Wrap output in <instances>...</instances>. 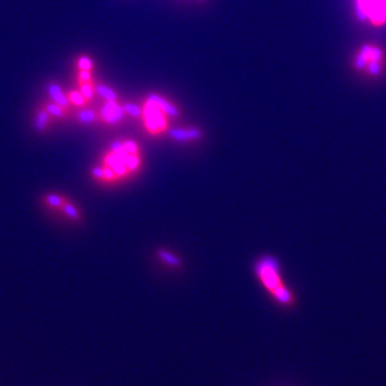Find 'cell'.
<instances>
[{"label": "cell", "mask_w": 386, "mask_h": 386, "mask_svg": "<svg viewBox=\"0 0 386 386\" xmlns=\"http://www.w3.org/2000/svg\"><path fill=\"white\" fill-rule=\"evenodd\" d=\"M144 114L148 129L155 132L165 129V117H163L162 112H161L158 106L153 104L152 101H148V104L145 106Z\"/></svg>", "instance_id": "obj_1"}, {"label": "cell", "mask_w": 386, "mask_h": 386, "mask_svg": "<svg viewBox=\"0 0 386 386\" xmlns=\"http://www.w3.org/2000/svg\"><path fill=\"white\" fill-rule=\"evenodd\" d=\"M123 111L115 101H109L102 109V116L108 123H116L123 118Z\"/></svg>", "instance_id": "obj_2"}, {"label": "cell", "mask_w": 386, "mask_h": 386, "mask_svg": "<svg viewBox=\"0 0 386 386\" xmlns=\"http://www.w3.org/2000/svg\"><path fill=\"white\" fill-rule=\"evenodd\" d=\"M148 101H152L153 104L158 106L161 111L167 113V114L171 115V116H177L178 115L175 106H172L171 104L165 101V100L163 99V98H161V96H159L158 94H150V98H148Z\"/></svg>", "instance_id": "obj_3"}, {"label": "cell", "mask_w": 386, "mask_h": 386, "mask_svg": "<svg viewBox=\"0 0 386 386\" xmlns=\"http://www.w3.org/2000/svg\"><path fill=\"white\" fill-rule=\"evenodd\" d=\"M170 134L178 140H196L201 136L200 131L197 129H173L170 131Z\"/></svg>", "instance_id": "obj_4"}, {"label": "cell", "mask_w": 386, "mask_h": 386, "mask_svg": "<svg viewBox=\"0 0 386 386\" xmlns=\"http://www.w3.org/2000/svg\"><path fill=\"white\" fill-rule=\"evenodd\" d=\"M48 92H50V94H51L54 101H55L58 106H68V98H67L66 94L62 92V88H60V86L56 85V84H51L50 88H48Z\"/></svg>", "instance_id": "obj_5"}, {"label": "cell", "mask_w": 386, "mask_h": 386, "mask_svg": "<svg viewBox=\"0 0 386 386\" xmlns=\"http://www.w3.org/2000/svg\"><path fill=\"white\" fill-rule=\"evenodd\" d=\"M96 92L100 96H104V99L108 100V101H115L116 100V94L111 88L106 87V86H96Z\"/></svg>", "instance_id": "obj_6"}, {"label": "cell", "mask_w": 386, "mask_h": 386, "mask_svg": "<svg viewBox=\"0 0 386 386\" xmlns=\"http://www.w3.org/2000/svg\"><path fill=\"white\" fill-rule=\"evenodd\" d=\"M79 118L83 123H92L96 119V114L94 111L84 110L79 113Z\"/></svg>", "instance_id": "obj_7"}, {"label": "cell", "mask_w": 386, "mask_h": 386, "mask_svg": "<svg viewBox=\"0 0 386 386\" xmlns=\"http://www.w3.org/2000/svg\"><path fill=\"white\" fill-rule=\"evenodd\" d=\"M161 259L163 260V261L167 262V264H170V265H180V261L177 259V258L174 257L173 255H171V253H165V251H161L160 253Z\"/></svg>", "instance_id": "obj_8"}, {"label": "cell", "mask_w": 386, "mask_h": 386, "mask_svg": "<svg viewBox=\"0 0 386 386\" xmlns=\"http://www.w3.org/2000/svg\"><path fill=\"white\" fill-rule=\"evenodd\" d=\"M46 123H48V113L45 111H42L38 115L37 121H35V128L38 130H43L45 128Z\"/></svg>", "instance_id": "obj_9"}, {"label": "cell", "mask_w": 386, "mask_h": 386, "mask_svg": "<svg viewBox=\"0 0 386 386\" xmlns=\"http://www.w3.org/2000/svg\"><path fill=\"white\" fill-rule=\"evenodd\" d=\"M367 68H368V72L370 73L371 75H379L380 72H381L382 67L380 62L369 60Z\"/></svg>", "instance_id": "obj_10"}, {"label": "cell", "mask_w": 386, "mask_h": 386, "mask_svg": "<svg viewBox=\"0 0 386 386\" xmlns=\"http://www.w3.org/2000/svg\"><path fill=\"white\" fill-rule=\"evenodd\" d=\"M382 53L381 50L379 48H373L371 46L370 53H369V60H373V62H381Z\"/></svg>", "instance_id": "obj_11"}, {"label": "cell", "mask_w": 386, "mask_h": 386, "mask_svg": "<svg viewBox=\"0 0 386 386\" xmlns=\"http://www.w3.org/2000/svg\"><path fill=\"white\" fill-rule=\"evenodd\" d=\"M70 100L73 104L82 106V104H84V101H85V96L79 94V92H72L70 94Z\"/></svg>", "instance_id": "obj_12"}, {"label": "cell", "mask_w": 386, "mask_h": 386, "mask_svg": "<svg viewBox=\"0 0 386 386\" xmlns=\"http://www.w3.org/2000/svg\"><path fill=\"white\" fill-rule=\"evenodd\" d=\"M368 62V58L365 57L362 54H358V57H356L355 60V67L358 70H362V69L366 68Z\"/></svg>", "instance_id": "obj_13"}, {"label": "cell", "mask_w": 386, "mask_h": 386, "mask_svg": "<svg viewBox=\"0 0 386 386\" xmlns=\"http://www.w3.org/2000/svg\"><path fill=\"white\" fill-rule=\"evenodd\" d=\"M48 112L50 114L54 115L56 117H62L64 115L62 113V109L60 106H56V104H48Z\"/></svg>", "instance_id": "obj_14"}, {"label": "cell", "mask_w": 386, "mask_h": 386, "mask_svg": "<svg viewBox=\"0 0 386 386\" xmlns=\"http://www.w3.org/2000/svg\"><path fill=\"white\" fill-rule=\"evenodd\" d=\"M125 111L127 113H129L132 116H138L140 114V108L138 106H134V104H127L125 106Z\"/></svg>", "instance_id": "obj_15"}, {"label": "cell", "mask_w": 386, "mask_h": 386, "mask_svg": "<svg viewBox=\"0 0 386 386\" xmlns=\"http://www.w3.org/2000/svg\"><path fill=\"white\" fill-rule=\"evenodd\" d=\"M79 68L82 69V70L88 71L92 69V62H90L89 58L83 57L79 60Z\"/></svg>", "instance_id": "obj_16"}, {"label": "cell", "mask_w": 386, "mask_h": 386, "mask_svg": "<svg viewBox=\"0 0 386 386\" xmlns=\"http://www.w3.org/2000/svg\"><path fill=\"white\" fill-rule=\"evenodd\" d=\"M356 14H358V20L362 21V22L368 20V16H367L366 12L363 10V8L360 7L358 3V6H356Z\"/></svg>", "instance_id": "obj_17"}, {"label": "cell", "mask_w": 386, "mask_h": 386, "mask_svg": "<svg viewBox=\"0 0 386 386\" xmlns=\"http://www.w3.org/2000/svg\"><path fill=\"white\" fill-rule=\"evenodd\" d=\"M92 94H94V90H92V86L88 85V84L82 86V94L85 98H92Z\"/></svg>", "instance_id": "obj_18"}, {"label": "cell", "mask_w": 386, "mask_h": 386, "mask_svg": "<svg viewBox=\"0 0 386 386\" xmlns=\"http://www.w3.org/2000/svg\"><path fill=\"white\" fill-rule=\"evenodd\" d=\"M65 211H66L67 215L70 216L71 218L79 217L77 209H75L72 205H66V206H65Z\"/></svg>", "instance_id": "obj_19"}, {"label": "cell", "mask_w": 386, "mask_h": 386, "mask_svg": "<svg viewBox=\"0 0 386 386\" xmlns=\"http://www.w3.org/2000/svg\"><path fill=\"white\" fill-rule=\"evenodd\" d=\"M48 201L52 206H60L62 202V199L57 196H48Z\"/></svg>", "instance_id": "obj_20"}, {"label": "cell", "mask_w": 386, "mask_h": 386, "mask_svg": "<svg viewBox=\"0 0 386 386\" xmlns=\"http://www.w3.org/2000/svg\"><path fill=\"white\" fill-rule=\"evenodd\" d=\"M123 148H126V152L128 153V154H134V153L136 152V146L134 143L132 142H127L125 144V146Z\"/></svg>", "instance_id": "obj_21"}, {"label": "cell", "mask_w": 386, "mask_h": 386, "mask_svg": "<svg viewBox=\"0 0 386 386\" xmlns=\"http://www.w3.org/2000/svg\"><path fill=\"white\" fill-rule=\"evenodd\" d=\"M371 46L369 45V44H365V45L362 46V48H360V54H362V55H364L365 57L368 58L369 60V53H370Z\"/></svg>", "instance_id": "obj_22"}, {"label": "cell", "mask_w": 386, "mask_h": 386, "mask_svg": "<svg viewBox=\"0 0 386 386\" xmlns=\"http://www.w3.org/2000/svg\"><path fill=\"white\" fill-rule=\"evenodd\" d=\"M127 165L130 169H136V165H138V159L134 156L129 157V158H128Z\"/></svg>", "instance_id": "obj_23"}, {"label": "cell", "mask_w": 386, "mask_h": 386, "mask_svg": "<svg viewBox=\"0 0 386 386\" xmlns=\"http://www.w3.org/2000/svg\"><path fill=\"white\" fill-rule=\"evenodd\" d=\"M112 150L114 153L119 152V150H123V144L119 142H115L114 144L112 145Z\"/></svg>", "instance_id": "obj_24"}, {"label": "cell", "mask_w": 386, "mask_h": 386, "mask_svg": "<svg viewBox=\"0 0 386 386\" xmlns=\"http://www.w3.org/2000/svg\"><path fill=\"white\" fill-rule=\"evenodd\" d=\"M79 77H81V79H83V81H89V72H88V71L82 70V72L79 73Z\"/></svg>", "instance_id": "obj_25"}, {"label": "cell", "mask_w": 386, "mask_h": 386, "mask_svg": "<svg viewBox=\"0 0 386 386\" xmlns=\"http://www.w3.org/2000/svg\"><path fill=\"white\" fill-rule=\"evenodd\" d=\"M94 174L96 176V177H104V170L100 169V167H96V169L94 170Z\"/></svg>", "instance_id": "obj_26"}, {"label": "cell", "mask_w": 386, "mask_h": 386, "mask_svg": "<svg viewBox=\"0 0 386 386\" xmlns=\"http://www.w3.org/2000/svg\"><path fill=\"white\" fill-rule=\"evenodd\" d=\"M104 176L108 178H112L113 175H114V171L111 169H106L104 171Z\"/></svg>", "instance_id": "obj_27"}]
</instances>
